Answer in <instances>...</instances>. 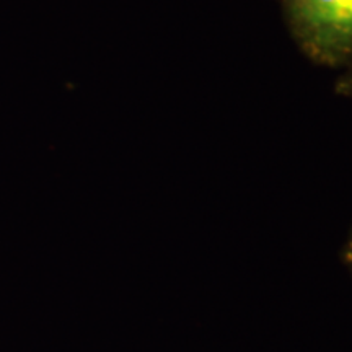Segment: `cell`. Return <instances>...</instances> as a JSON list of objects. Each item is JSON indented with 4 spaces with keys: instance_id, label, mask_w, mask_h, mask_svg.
<instances>
[{
    "instance_id": "obj_1",
    "label": "cell",
    "mask_w": 352,
    "mask_h": 352,
    "mask_svg": "<svg viewBox=\"0 0 352 352\" xmlns=\"http://www.w3.org/2000/svg\"><path fill=\"white\" fill-rule=\"evenodd\" d=\"M290 19L305 50L323 63L352 56V0H289Z\"/></svg>"
},
{
    "instance_id": "obj_2",
    "label": "cell",
    "mask_w": 352,
    "mask_h": 352,
    "mask_svg": "<svg viewBox=\"0 0 352 352\" xmlns=\"http://www.w3.org/2000/svg\"><path fill=\"white\" fill-rule=\"evenodd\" d=\"M344 259H346V263L349 264V266L352 267V239H351V241H349V243H347V246H346Z\"/></svg>"
}]
</instances>
